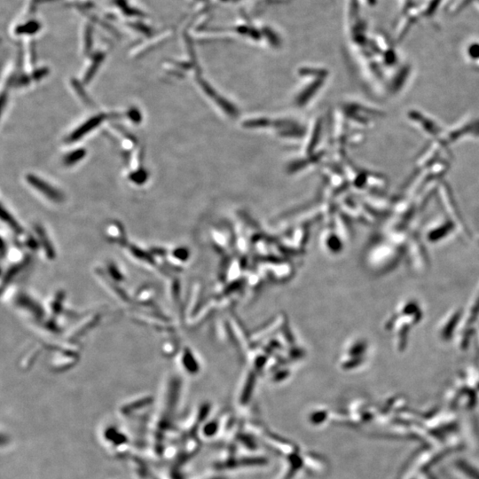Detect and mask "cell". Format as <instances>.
I'll list each match as a JSON object with an SVG mask.
<instances>
[{
  "label": "cell",
  "mask_w": 479,
  "mask_h": 479,
  "mask_svg": "<svg viewBox=\"0 0 479 479\" xmlns=\"http://www.w3.org/2000/svg\"><path fill=\"white\" fill-rule=\"evenodd\" d=\"M28 181H29L30 184L37 188L38 191H40L41 193L44 194V195L47 196V197H49L50 199L58 201V200L61 198L62 195L59 194V192L56 191L55 189H53L51 186L46 184L44 181H40V179L37 178V177H34V176L30 175V176L28 177Z\"/></svg>",
  "instance_id": "cell-1"
},
{
  "label": "cell",
  "mask_w": 479,
  "mask_h": 479,
  "mask_svg": "<svg viewBox=\"0 0 479 479\" xmlns=\"http://www.w3.org/2000/svg\"><path fill=\"white\" fill-rule=\"evenodd\" d=\"M102 117L101 115H97V116H94V117L92 118L91 120H89L88 122L85 124V126H81L79 129L77 130L71 136H70V140H79L78 138L85 135L86 133H89L90 130L94 129L96 126H98L101 120H102Z\"/></svg>",
  "instance_id": "cell-2"
}]
</instances>
